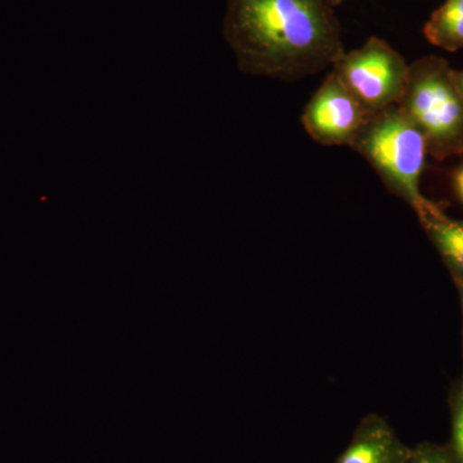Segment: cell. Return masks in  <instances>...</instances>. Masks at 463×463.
Returning <instances> with one entry per match:
<instances>
[{
  "instance_id": "4fadbf2b",
  "label": "cell",
  "mask_w": 463,
  "mask_h": 463,
  "mask_svg": "<svg viewBox=\"0 0 463 463\" xmlns=\"http://www.w3.org/2000/svg\"><path fill=\"white\" fill-rule=\"evenodd\" d=\"M457 291H458V295H459V303H461L462 323H463V288H457Z\"/></svg>"
},
{
  "instance_id": "3957f363",
  "label": "cell",
  "mask_w": 463,
  "mask_h": 463,
  "mask_svg": "<svg viewBox=\"0 0 463 463\" xmlns=\"http://www.w3.org/2000/svg\"><path fill=\"white\" fill-rule=\"evenodd\" d=\"M444 58L426 56L408 70L399 109L421 130L428 151L443 161L463 154V99Z\"/></svg>"
},
{
  "instance_id": "7c38bea8",
  "label": "cell",
  "mask_w": 463,
  "mask_h": 463,
  "mask_svg": "<svg viewBox=\"0 0 463 463\" xmlns=\"http://www.w3.org/2000/svg\"><path fill=\"white\" fill-rule=\"evenodd\" d=\"M452 76L457 90L461 94L463 99V70H453Z\"/></svg>"
},
{
  "instance_id": "277c9868",
  "label": "cell",
  "mask_w": 463,
  "mask_h": 463,
  "mask_svg": "<svg viewBox=\"0 0 463 463\" xmlns=\"http://www.w3.org/2000/svg\"><path fill=\"white\" fill-rule=\"evenodd\" d=\"M408 70L404 58L376 36H371L361 48L344 52L331 67V72L370 112L398 105Z\"/></svg>"
},
{
  "instance_id": "9c48e42d",
  "label": "cell",
  "mask_w": 463,
  "mask_h": 463,
  "mask_svg": "<svg viewBox=\"0 0 463 463\" xmlns=\"http://www.w3.org/2000/svg\"><path fill=\"white\" fill-rule=\"evenodd\" d=\"M450 439L447 444L456 463H463V380L457 383L449 397Z\"/></svg>"
},
{
  "instance_id": "5b68a950",
  "label": "cell",
  "mask_w": 463,
  "mask_h": 463,
  "mask_svg": "<svg viewBox=\"0 0 463 463\" xmlns=\"http://www.w3.org/2000/svg\"><path fill=\"white\" fill-rule=\"evenodd\" d=\"M371 114L330 72L307 102L301 123L321 145L350 146Z\"/></svg>"
},
{
  "instance_id": "30bf717a",
  "label": "cell",
  "mask_w": 463,
  "mask_h": 463,
  "mask_svg": "<svg viewBox=\"0 0 463 463\" xmlns=\"http://www.w3.org/2000/svg\"><path fill=\"white\" fill-rule=\"evenodd\" d=\"M408 463H456L450 456L447 444L423 441L412 448V456Z\"/></svg>"
},
{
  "instance_id": "8992f818",
  "label": "cell",
  "mask_w": 463,
  "mask_h": 463,
  "mask_svg": "<svg viewBox=\"0 0 463 463\" xmlns=\"http://www.w3.org/2000/svg\"><path fill=\"white\" fill-rule=\"evenodd\" d=\"M412 448L401 440L392 426L377 413H370L356 426L349 446L336 463H408Z\"/></svg>"
},
{
  "instance_id": "7a4b0ae2",
  "label": "cell",
  "mask_w": 463,
  "mask_h": 463,
  "mask_svg": "<svg viewBox=\"0 0 463 463\" xmlns=\"http://www.w3.org/2000/svg\"><path fill=\"white\" fill-rule=\"evenodd\" d=\"M349 147L365 158L389 191L414 213L430 201L420 190L428 143L398 105L373 112Z\"/></svg>"
},
{
  "instance_id": "5bb4252c",
  "label": "cell",
  "mask_w": 463,
  "mask_h": 463,
  "mask_svg": "<svg viewBox=\"0 0 463 463\" xmlns=\"http://www.w3.org/2000/svg\"><path fill=\"white\" fill-rule=\"evenodd\" d=\"M326 2L328 3V5H331V7H337V5H340L341 2H343V0H326Z\"/></svg>"
},
{
  "instance_id": "6da1fadb",
  "label": "cell",
  "mask_w": 463,
  "mask_h": 463,
  "mask_svg": "<svg viewBox=\"0 0 463 463\" xmlns=\"http://www.w3.org/2000/svg\"><path fill=\"white\" fill-rule=\"evenodd\" d=\"M223 33L241 71L283 81L323 71L345 52L326 0H228Z\"/></svg>"
},
{
  "instance_id": "8fae6325",
  "label": "cell",
  "mask_w": 463,
  "mask_h": 463,
  "mask_svg": "<svg viewBox=\"0 0 463 463\" xmlns=\"http://www.w3.org/2000/svg\"><path fill=\"white\" fill-rule=\"evenodd\" d=\"M453 184H455V190L458 194L459 199L463 203V166L459 167L455 175H453Z\"/></svg>"
},
{
  "instance_id": "52a82bcc",
  "label": "cell",
  "mask_w": 463,
  "mask_h": 463,
  "mask_svg": "<svg viewBox=\"0 0 463 463\" xmlns=\"http://www.w3.org/2000/svg\"><path fill=\"white\" fill-rule=\"evenodd\" d=\"M416 215L456 288H463V221L450 218L443 207L431 200Z\"/></svg>"
},
{
  "instance_id": "ba28073f",
  "label": "cell",
  "mask_w": 463,
  "mask_h": 463,
  "mask_svg": "<svg viewBox=\"0 0 463 463\" xmlns=\"http://www.w3.org/2000/svg\"><path fill=\"white\" fill-rule=\"evenodd\" d=\"M423 33L435 47L463 50V0H446L429 18Z\"/></svg>"
}]
</instances>
